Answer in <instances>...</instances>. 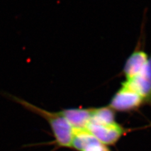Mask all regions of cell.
<instances>
[{"instance_id":"1","label":"cell","mask_w":151,"mask_h":151,"mask_svg":"<svg viewBox=\"0 0 151 151\" xmlns=\"http://www.w3.org/2000/svg\"><path fill=\"white\" fill-rule=\"evenodd\" d=\"M7 96L26 110L39 115L47 122L55 139L54 143L57 147L71 148L74 130L59 111L54 112L44 110L22 98L10 94H7Z\"/></svg>"},{"instance_id":"2","label":"cell","mask_w":151,"mask_h":151,"mask_svg":"<svg viewBox=\"0 0 151 151\" xmlns=\"http://www.w3.org/2000/svg\"><path fill=\"white\" fill-rule=\"evenodd\" d=\"M145 104L139 94L124 83L111 99L109 104L113 110L119 112H131L137 110Z\"/></svg>"},{"instance_id":"3","label":"cell","mask_w":151,"mask_h":151,"mask_svg":"<svg viewBox=\"0 0 151 151\" xmlns=\"http://www.w3.org/2000/svg\"><path fill=\"white\" fill-rule=\"evenodd\" d=\"M86 130L98 141L106 145H115L127 132L124 127L118 123L111 125H103L91 121Z\"/></svg>"},{"instance_id":"4","label":"cell","mask_w":151,"mask_h":151,"mask_svg":"<svg viewBox=\"0 0 151 151\" xmlns=\"http://www.w3.org/2000/svg\"><path fill=\"white\" fill-rule=\"evenodd\" d=\"M124 83L139 94L145 104L151 106V55L144 69L137 76L126 80Z\"/></svg>"},{"instance_id":"5","label":"cell","mask_w":151,"mask_h":151,"mask_svg":"<svg viewBox=\"0 0 151 151\" xmlns=\"http://www.w3.org/2000/svg\"><path fill=\"white\" fill-rule=\"evenodd\" d=\"M74 130H86L91 120L93 108H68L59 111Z\"/></svg>"},{"instance_id":"6","label":"cell","mask_w":151,"mask_h":151,"mask_svg":"<svg viewBox=\"0 0 151 151\" xmlns=\"http://www.w3.org/2000/svg\"><path fill=\"white\" fill-rule=\"evenodd\" d=\"M149 56L143 50H135L126 60L123 73L126 80H130L142 72L147 64Z\"/></svg>"},{"instance_id":"7","label":"cell","mask_w":151,"mask_h":151,"mask_svg":"<svg viewBox=\"0 0 151 151\" xmlns=\"http://www.w3.org/2000/svg\"><path fill=\"white\" fill-rule=\"evenodd\" d=\"M90 121L103 125H111L117 123L115 120V111L109 106L93 108Z\"/></svg>"},{"instance_id":"8","label":"cell","mask_w":151,"mask_h":151,"mask_svg":"<svg viewBox=\"0 0 151 151\" xmlns=\"http://www.w3.org/2000/svg\"><path fill=\"white\" fill-rule=\"evenodd\" d=\"M83 151H110L107 145L102 144L94 137L85 146Z\"/></svg>"}]
</instances>
